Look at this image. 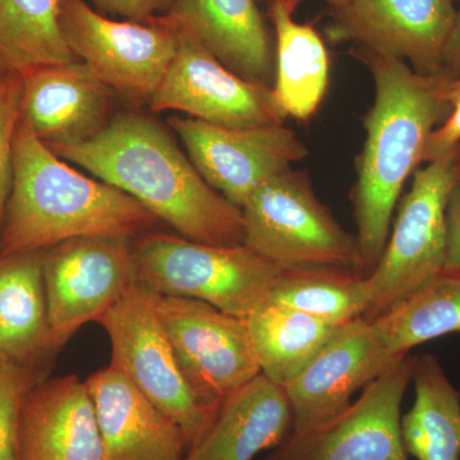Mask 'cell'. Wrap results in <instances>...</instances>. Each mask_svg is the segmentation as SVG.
Wrapping results in <instances>:
<instances>
[{"mask_svg": "<svg viewBox=\"0 0 460 460\" xmlns=\"http://www.w3.org/2000/svg\"><path fill=\"white\" fill-rule=\"evenodd\" d=\"M257 2H259V0H257Z\"/></svg>", "mask_w": 460, "mask_h": 460, "instance_id": "obj_36", "label": "cell"}, {"mask_svg": "<svg viewBox=\"0 0 460 460\" xmlns=\"http://www.w3.org/2000/svg\"><path fill=\"white\" fill-rule=\"evenodd\" d=\"M449 102V114L429 136L423 163L431 162L460 144V78L450 80Z\"/></svg>", "mask_w": 460, "mask_h": 460, "instance_id": "obj_30", "label": "cell"}, {"mask_svg": "<svg viewBox=\"0 0 460 460\" xmlns=\"http://www.w3.org/2000/svg\"><path fill=\"white\" fill-rule=\"evenodd\" d=\"M157 311L184 376L208 410L261 374L246 319L198 299L159 296Z\"/></svg>", "mask_w": 460, "mask_h": 460, "instance_id": "obj_10", "label": "cell"}, {"mask_svg": "<svg viewBox=\"0 0 460 460\" xmlns=\"http://www.w3.org/2000/svg\"><path fill=\"white\" fill-rule=\"evenodd\" d=\"M413 407L401 420L402 444L417 460H460V390L434 354L416 356Z\"/></svg>", "mask_w": 460, "mask_h": 460, "instance_id": "obj_23", "label": "cell"}, {"mask_svg": "<svg viewBox=\"0 0 460 460\" xmlns=\"http://www.w3.org/2000/svg\"><path fill=\"white\" fill-rule=\"evenodd\" d=\"M69 50L115 93L150 104L177 51V33L160 14L147 22L102 16L84 0H59Z\"/></svg>", "mask_w": 460, "mask_h": 460, "instance_id": "obj_8", "label": "cell"}, {"mask_svg": "<svg viewBox=\"0 0 460 460\" xmlns=\"http://www.w3.org/2000/svg\"><path fill=\"white\" fill-rule=\"evenodd\" d=\"M243 243L283 269L338 268L362 274L356 235L345 232L293 169L257 189L241 208Z\"/></svg>", "mask_w": 460, "mask_h": 460, "instance_id": "obj_5", "label": "cell"}, {"mask_svg": "<svg viewBox=\"0 0 460 460\" xmlns=\"http://www.w3.org/2000/svg\"><path fill=\"white\" fill-rule=\"evenodd\" d=\"M51 341L62 347L78 329L99 321L137 280L128 237H78L42 251Z\"/></svg>", "mask_w": 460, "mask_h": 460, "instance_id": "obj_9", "label": "cell"}, {"mask_svg": "<svg viewBox=\"0 0 460 460\" xmlns=\"http://www.w3.org/2000/svg\"><path fill=\"white\" fill-rule=\"evenodd\" d=\"M78 60L59 22V0H0V63L26 75Z\"/></svg>", "mask_w": 460, "mask_h": 460, "instance_id": "obj_26", "label": "cell"}, {"mask_svg": "<svg viewBox=\"0 0 460 460\" xmlns=\"http://www.w3.org/2000/svg\"><path fill=\"white\" fill-rule=\"evenodd\" d=\"M9 71H7V69H5V66L2 65V63H0V78L3 77V75H7Z\"/></svg>", "mask_w": 460, "mask_h": 460, "instance_id": "obj_35", "label": "cell"}, {"mask_svg": "<svg viewBox=\"0 0 460 460\" xmlns=\"http://www.w3.org/2000/svg\"><path fill=\"white\" fill-rule=\"evenodd\" d=\"M100 11L115 14L136 22H147L151 18L160 16L159 12L166 11L171 0H93Z\"/></svg>", "mask_w": 460, "mask_h": 460, "instance_id": "obj_31", "label": "cell"}, {"mask_svg": "<svg viewBox=\"0 0 460 460\" xmlns=\"http://www.w3.org/2000/svg\"><path fill=\"white\" fill-rule=\"evenodd\" d=\"M456 20V0H350L332 9L325 29L332 44L398 58L423 75H438Z\"/></svg>", "mask_w": 460, "mask_h": 460, "instance_id": "obj_14", "label": "cell"}, {"mask_svg": "<svg viewBox=\"0 0 460 460\" xmlns=\"http://www.w3.org/2000/svg\"><path fill=\"white\" fill-rule=\"evenodd\" d=\"M447 244L444 269H460V177L450 192L447 208Z\"/></svg>", "mask_w": 460, "mask_h": 460, "instance_id": "obj_32", "label": "cell"}, {"mask_svg": "<svg viewBox=\"0 0 460 460\" xmlns=\"http://www.w3.org/2000/svg\"><path fill=\"white\" fill-rule=\"evenodd\" d=\"M246 323L261 374L280 386L304 370L341 328L269 301L246 317Z\"/></svg>", "mask_w": 460, "mask_h": 460, "instance_id": "obj_24", "label": "cell"}, {"mask_svg": "<svg viewBox=\"0 0 460 460\" xmlns=\"http://www.w3.org/2000/svg\"><path fill=\"white\" fill-rule=\"evenodd\" d=\"M352 54L367 66L375 84L352 190L362 274L368 277L385 250L402 187L422 164L429 136L449 114L450 80L417 74L404 60L366 48L356 47Z\"/></svg>", "mask_w": 460, "mask_h": 460, "instance_id": "obj_2", "label": "cell"}, {"mask_svg": "<svg viewBox=\"0 0 460 460\" xmlns=\"http://www.w3.org/2000/svg\"><path fill=\"white\" fill-rule=\"evenodd\" d=\"M39 377L40 367L0 361V460H17L21 411Z\"/></svg>", "mask_w": 460, "mask_h": 460, "instance_id": "obj_28", "label": "cell"}, {"mask_svg": "<svg viewBox=\"0 0 460 460\" xmlns=\"http://www.w3.org/2000/svg\"><path fill=\"white\" fill-rule=\"evenodd\" d=\"M292 428L286 389L259 374L224 399L213 428L183 460H252L279 447Z\"/></svg>", "mask_w": 460, "mask_h": 460, "instance_id": "obj_20", "label": "cell"}, {"mask_svg": "<svg viewBox=\"0 0 460 460\" xmlns=\"http://www.w3.org/2000/svg\"><path fill=\"white\" fill-rule=\"evenodd\" d=\"M404 357V356H402ZM402 357L393 356L372 321L341 326L313 361L284 386L293 414V434L319 428L352 404L359 389Z\"/></svg>", "mask_w": 460, "mask_h": 460, "instance_id": "obj_15", "label": "cell"}, {"mask_svg": "<svg viewBox=\"0 0 460 460\" xmlns=\"http://www.w3.org/2000/svg\"><path fill=\"white\" fill-rule=\"evenodd\" d=\"M168 126L206 183L242 208L257 189L308 155L292 129L281 126L228 128L190 117H171Z\"/></svg>", "mask_w": 460, "mask_h": 460, "instance_id": "obj_13", "label": "cell"}, {"mask_svg": "<svg viewBox=\"0 0 460 460\" xmlns=\"http://www.w3.org/2000/svg\"><path fill=\"white\" fill-rule=\"evenodd\" d=\"M48 147L136 199L181 237L243 244L241 208L211 189L172 133L148 115L119 114L83 144Z\"/></svg>", "mask_w": 460, "mask_h": 460, "instance_id": "obj_1", "label": "cell"}, {"mask_svg": "<svg viewBox=\"0 0 460 460\" xmlns=\"http://www.w3.org/2000/svg\"><path fill=\"white\" fill-rule=\"evenodd\" d=\"M159 296L136 280L98 323L111 341V367L180 426L190 452L213 428L217 413L199 401L181 371L157 311Z\"/></svg>", "mask_w": 460, "mask_h": 460, "instance_id": "obj_6", "label": "cell"}, {"mask_svg": "<svg viewBox=\"0 0 460 460\" xmlns=\"http://www.w3.org/2000/svg\"><path fill=\"white\" fill-rule=\"evenodd\" d=\"M22 75L8 72L0 78V237L13 181L14 137L21 120Z\"/></svg>", "mask_w": 460, "mask_h": 460, "instance_id": "obj_29", "label": "cell"}, {"mask_svg": "<svg viewBox=\"0 0 460 460\" xmlns=\"http://www.w3.org/2000/svg\"><path fill=\"white\" fill-rule=\"evenodd\" d=\"M295 12L284 0H270L269 16L277 36L271 89L286 118L307 122L328 91L330 58L323 36L308 23L296 22Z\"/></svg>", "mask_w": 460, "mask_h": 460, "instance_id": "obj_22", "label": "cell"}, {"mask_svg": "<svg viewBox=\"0 0 460 460\" xmlns=\"http://www.w3.org/2000/svg\"><path fill=\"white\" fill-rule=\"evenodd\" d=\"M137 280L162 296L198 299L246 319L268 299L286 269L246 244L211 246L145 232L133 242Z\"/></svg>", "mask_w": 460, "mask_h": 460, "instance_id": "obj_4", "label": "cell"}, {"mask_svg": "<svg viewBox=\"0 0 460 460\" xmlns=\"http://www.w3.org/2000/svg\"><path fill=\"white\" fill-rule=\"evenodd\" d=\"M156 220L122 190L66 164L21 114L0 257L39 252L78 237L132 238Z\"/></svg>", "mask_w": 460, "mask_h": 460, "instance_id": "obj_3", "label": "cell"}, {"mask_svg": "<svg viewBox=\"0 0 460 460\" xmlns=\"http://www.w3.org/2000/svg\"><path fill=\"white\" fill-rule=\"evenodd\" d=\"M162 16L192 33L235 75L271 87L275 50L257 0H171Z\"/></svg>", "mask_w": 460, "mask_h": 460, "instance_id": "obj_19", "label": "cell"}, {"mask_svg": "<svg viewBox=\"0 0 460 460\" xmlns=\"http://www.w3.org/2000/svg\"><path fill=\"white\" fill-rule=\"evenodd\" d=\"M17 460H104L86 381L68 375L32 387L21 411Z\"/></svg>", "mask_w": 460, "mask_h": 460, "instance_id": "obj_18", "label": "cell"}, {"mask_svg": "<svg viewBox=\"0 0 460 460\" xmlns=\"http://www.w3.org/2000/svg\"><path fill=\"white\" fill-rule=\"evenodd\" d=\"M416 356L402 357L339 416L293 434L263 460H408L401 408Z\"/></svg>", "mask_w": 460, "mask_h": 460, "instance_id": "obj_12", "label": "cell"}, {"mask_svg": "<svg viewBox=\"0 0 460 460\" xmlns=\"http://www.w3.org/2000/svg\"><path fill=\"white\" fill-rule=\"evenodd\" d=\"M104 460H183L186 436L122 372L109 366L86 380Z\"/></svg>", "mask_w": 460, "mask_h": 460, "instance_id": "obj_17", "label": "cell"}, {"mask_svg": "<svg viewBox=\"0 0 460 460\" xmlns=\"http://www.w3.org/2000/svg\"><path fill=\"white\" fill-rule=\"evenodd\" d=\"M114 91L83 62L22 75L21 113L48 146L83 144L109 123Z\"/></svg>", "mask_w": 460, "mask_h": 460, "instance_id": "obj_16", "label": "cell"}, {"mask_svg": "<svg viewBox=\"0 0 460 460\" xmlns=\"http://www.w3.org/2000/svg\"><path fill=\"white\" fill-rule=\"evenodd\" d=\"M460 177V144L413 172L393 230L367 280L372 320L441 271L447 260V208Z\"/></svg>", "mask_w": 460, "mask_h": 460, "instance_id": "obj_7", "label": "cell"}, {"mask_svg": "<svg viewBox=\"0 0 460 460\" xmlns=\"http://www.w3.org/2000/svg\"><path fill=\"white\" fill-rule=\"evenodd\" d=\"M168 23L177 33V51L148 104L154 111H181L228 128L284 124L286 115L278 107L271 87L235 75L192 33Z\"/></svg>", "mask_w": 460, "mask_h": 460, "instance_id": "obj_11", "label": "cell"}, {"mask_svg": "<svg viewBox=\"0 0 460 460\" xmlns=\"http://www.w3.org/2000/svg\"><path fill=\"white\" fill-rule=\"evenodd\" d=\"M51 350L42 251L0 257V361L40 367Z\"/></svg>", "mask_w": 460, "mask_h": 460, "instance_id": "obj_21", "label": "cell"}, {"mask_svg": "<svg viewBox=\"0 0 460 460\" xmlns=\"http://www.w3.org/2000/svg\"><path fill=\"white\" fill-rule=\"evenodd\" d=\"M284 2H286L289 7H292L296 11V9L298 8V5L301 4L302 2H305V0H284ZM323 2L328 3L330 7L332 9H338L343 7L345 4H348L350 0H323Z\"/></svg>", "mask_w": 460, "mask_h": 460, "instance_id": "obj_34", "label": "cell"}, {"mask_svg": "<svg viewBox=\"0 0 460 460\" xmlns=\"http://www.w3.org/2000/svg\"><path fill=\"white\" fill-rule=\"evenodd\" d=\"M389 352L407 356L417 345L460 332V269H443L370 320Z\"/></svg>", "mask_w": 460, "mask_h": 460, "instance_id": "obj_25", "label": "cell"}, {"mask_svg": "<svg viewBox=\"0 0 460 460\" xmlns=\"http://www.w3.org/2000/svg\"><path fill=\"white\" fill-rule=\"evenodd\" d=\"M447 80L460 78V8H456V20L452 35L445 48L440 75Z\"/></svg>", "mask_w": 460, "mask_h": 460, "instance_id": "obj_33", "label": "cell"}, {"mask_svg": "<svg viewBox=\"0 0 460 460\" xmlns=\"http://www.w3.org/2000/svg\"><path fill=\"white\" fill-rule=\"evenodd\" d=\"M266 301L338 326L366 317L371 310L366 277L338 268L286 269Z\"/></svg>", "mask_w": 460, "mask_h": 460, "instance_id": "obj_27", "label": "cell"}]
</instances>
